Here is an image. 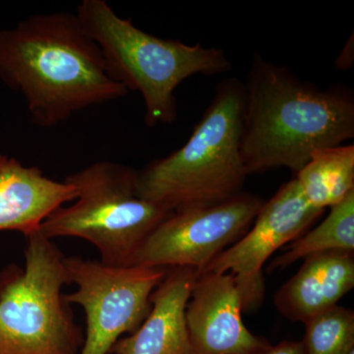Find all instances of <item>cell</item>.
<instances>
[{
  "instance_id": "6da1fadb",
  "label": "cell",
  "mask_w": 354,
  "mask_h": 354,
  "mask_svg": "<svg viewBox=\"0 0 354 354\" xmlns=\"http://www.w3.org/2000/svg\"><path fill=\"white\" fill-rule=\"evenodd\" d=\"M0 79L23 95L32 122L43 128L128 93L106 73L76 12L35 14L0 30Z\"/></svg>"
},
{
  "instance_id": "7a4b0ae2",
  "label": "cell",
  "mask_w": 354,
  "mask_h": 354,
  "mask_svg": "<svg viewBox=\"0 0 354 354\" xmlns=\"http://www.w3.org/2000/svg\"><path fill=\"white\" fill-rule=\"evenodd\" d=\"M354 138L348 86L305 82L255 53L244 84L241 155L247 176L277 167L297 174L312 153Z\"/></svg>"
},
{
  "instance_id": "3957f363",
  "label": "cell",
  "mask_w": 354,
  "mask_h": 354,
  "mask_svg": "<svg viewBox=\"0 0 354 354\" xmlns=\"http://www.w3.org/2000/svg\"><path fill=\"white\" fill-rule=\"evenodd\" d=\"M77 16L101 50L106 73L114 82L138 92L144 121L153 128L177 118L176 88L196 74L230 72L232 62L221 48L160 39L123 19L106 0H83Z\"/></svg>"
},
{
  "instance_id": "277c9868",
  "label": "cell",
  "mask_w": 354,
  "mask_h": 354,
  "mask_svg": "<svg viewBox=\"0 0 354 354\" xmlns=\"http://www.w3.org/2000/svg\"><path fill=\"white\" fill-rule=\"evenodd\" d=\"M243 109L244 83L236 77L221 81L188 141L137 171L139 196L174 212L241 193L248 176L241 155Z\"/></svg>"
},
{
  "instance_id": "5b68a950",
  "label": "cell",
  "mask_w": 354,
  "mask_h": 354,
  "mask_svg": "<svg viewBox=\"0 0 354 354\" xmlns=\"http://www.w3.org/2000/svg\"><path fill=\"white\" fill-rule=\"evenodd\" d=\"M64 181L75 188L76 199L51 213L39 232L50 241L90 242L106 265L130 266L149 235L172 213L140 197L136 169L118 162H95Z\"/></svg>"
},
{
  "instance_id": "8992f818",
  "label": "cell",
  "mask_w": 354,
  "mask_h": 354,
  "mask_svg": "<svg viewBox=\"0 0 354 354\" xmlns=\"http://www.w3.org/2000/svg\"><path fill=\"white\" fill-rule=\"evenodd\" d=\"M26 239L25 267L0 272V354H79L82 330L62 293L65 256L39 230Z\"/></svg>"
},
{
  "instance_id": "52a82bcc",
  "label": "cell",
  "mask_w": 354,
  "mask_h": 354,
  "mask_svg": "<svg viewBox=\"0 0 354 354\" xmlns=\"http://www.w3.org/2000/svg\"><path fill=\"white\" fill-rule=\"evenodd\" d=\"M74 292L69 304L85 311L86 335L79 354H111L124 334L132 335L150 313V297L165 279L167 268L111 266L79 256L65 257Z\"/></svg>"
},
{
  "instance_id": "ba28073f",
  "label": "cell",
  "mask_w": 354,
  "mask_h": 354,
  "mask_svg": "<svg viewBox=\"0 0 354 354\" xmlns=\"http://www.w3.org/2000/svg\"><path fill=\"white\" fill-rule=\"evenodd\" d=\"M263 204L257 195L241 192L216 204L176 209L149 235L130 266L187 267L202 274L248 232Z\"/></svg>"
},
{
  "instance_id": "9c48e42d",
  "label": "cell",
  "mask_w": 354,
  "mask_h": 354,
  "mask_svg": "<svg viewBox=\"0 0 354 354\" xmlns=\"http://www.w3.org/2000/svg\"><path fill=\"white\" fill-rule=\"evenodd\" d=\"M324 212L310 206L295 178L291 179L264 202L248 232L203 272L234 274L243 295L245 311L255 308L264 295L263 266L281 246L305 234Z\"/></svg>"
},
{
  "instance_id": "30bf717a",
  "label": "cell",
  "mask_w": 354,
  "mask_h": 354,
  "mask_svg": "<svg viewBox=\"0 0 354 354\" xmlns=\"http://www.w3.org/2000/svg\"><path fill=\"white\" fill-rule=\"evenodd\" d=\"M244 297L234 274H198L185 317L196 354H260L270 346L242 321Z\"/></svg>"
},
{
  "instance_id": "8fae6325",
  "label": "cell",
  "mask_w": 354,
  "mask_h": 354,
  "mask_svg": "<svg viewBox=\"0 0 354 354\" xmlns=\"http://www.w3.org/2000/svg\"><path fill=\"white\" fill-rule=\"evenodd\" d=\"M197 277L191 268H167L151 295L150 313L136 332L116 342L111 354H196L185 310Z\"/></svg>"
},
{
  "instance_id": "7c38bea8",
  "label": "cell",
  "mask_w": 354,
  "mask_h": 354,
  "mask_svg": "<svg viewBox=\"0 0 354 354\" xmlns=\"http://www.w3.org/2000/svg\"><path fill=\"white\" fill-rule=\"evenodd\" d=\"M76 197L69 183L53 180L39 167H26L17 158L0 153V232H18L27 237Z\"/></svg>"
},
{
  "instance_id": "4fadbf2b",
  "label": "cell",
  "mask_w": 354,
  "mask_h": 354,
  "mask_svg": "<svg viewBox=\"0 0 354 354\" xmlns=\"http://www.w3.org/2000/svg\"><path fill=\"white\" fill-rule=\"evenodd\" d=\"M304 260L274 295L279 313L302 323L337 305L354 286L353 252L326 251Z\"/></svg>"
},
{
  "instance_id": "5bb4252c",
  "label": "cell",
  "mask_w": 354,
  "mask_h": 354,
  "mask_svg": "<svg viewBox=\"0 0 354 354\" xmlns=\"http://www.w3.org/2000/svg\"><path fill=\"white\" fill-rule=\"evenodd\" d=\"M302 196L318 209L330 208L354 190V146L321 149L295 177Z\"/></svg>"
},
{
  "instance_id": "9a60e30c",
  "label": "cell",
  "mask_w": 354,
  "mask_h": 354,
  "mask_svg": "<svg viewBox=\"0 0 354 354\" xmlns=\"http://www.w3.org/2000/svg\"><path fill=\"white\" fill-rule=\"evenodd\" d=\"M329 215L313 230L290 242L285 253L274 258L269 272L285 269L312 254L326 251L354 250V190L330 207Z\"/></svg>"
},
{
  "instance_id": "2e32d148",
  "label": "cell",
  "mask_w": 354,
  "mask_h": 354,
  "mask_svg": "<svg viewBox=\"0 0 354 354\" xmlns=\"http://www.w3.org/2000/svg\"><path fill=\"white\" fill-rule=\"evenodd\" d=\"M304 325L302 344L306 354H349L354 351L353 310L335 305Z\"/></svg>"
},
{
  "instance_id": "e0dca14e",
  "label": "cell",
  "mask_w": 354,
  "mask_h": 354,
  "mask_svg": "<svg viewBox=\"0 0 354 354\" xmlns=\"http://www.w3.org/2000/svg\"><path fill=\"white\" fill-rule=\"evenodd\" d=\"M260 354H306L302 342H281L276 346L270 344Z\"/></svg>"
},
{
  "instance_id": "ac0fdd59",
  "label": "cell",
  "mask_w": 354,
  "mask_h": 354,
  "mask_svg": "<svg viewBox=\"0 0 354 354\" xmlns=\"http://www.w3.org/2000/svg\"><path fill=\"white\" fill-rule=\"evenodd\" d=\"M349 354H354V351H351V353H349Z\"/></svg>"
}]
</instances>
